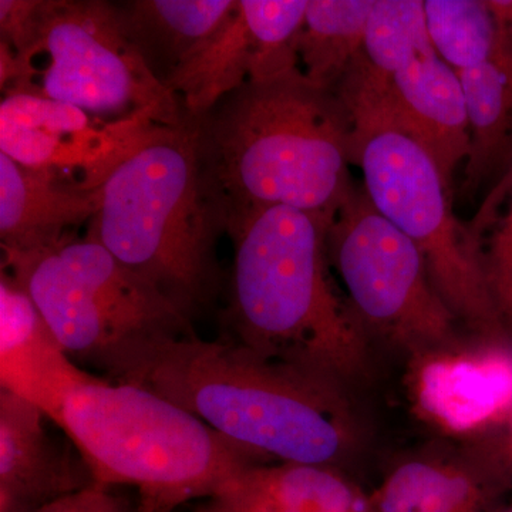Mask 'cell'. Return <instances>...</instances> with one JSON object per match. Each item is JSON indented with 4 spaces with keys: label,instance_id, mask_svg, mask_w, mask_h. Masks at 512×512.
Instances as JSON below:
<instances>
[{
    "label": "cell",
    "instance_id": "cell-25",
    "mask_svg": "<svg viewBox=\"0 0 512 512\" xmlns=\"http://www.w3.org/2000/svg\"><path fill=\"white\" fill-rule=\"evenodd\" d=\"M508 191L511 192L510 207L507 214L495 222L497 227L488 241L487 251H484L485 268L493 293L512 275V177L508 181Z\"/></svg>",
    "mask_w": 512,
    "mask_h": 512
},
{
    "label": "cell",
    "instance_id": "cell-18",
    "mask_svg": "<svg viewBox=\"0 0 512 512\" xmlns=\"http://www.w3.org/2000/svg\"><path fill=\"white\" fill-rule=\"evenodd\" d=\"M457 73L470 123L461 195L471 200L491 187L485 204L497 208L512 177V60L500 45L493 59Z\"/></svg>",
    "mask_w": 512,
    "mask_h": 512
},
{
    "label": "cell",
    "instance_id": "cell-17",
    "mask_svg": "<svg viewBox=\"0 0 512 512\" xmlns=\"http://www.w3.org/2000/svg\"><path fill=\"white\" fill-rule=\"evenodd\" d=\"M99 204L100 188L80 190L0 153L2 251L26 252L55 244L74 228L89 225Z\"/></svg>",
    "mask_w": 512,
    "mask_h": 512
},
{
    "label": "cell",
    "instance_id": "cell-14",
    "mask_svg": "<svg viewBox=\"0 0 512 512\" xmlns=\"http://www.w3.org/2000/svg\"><path fill=\"white\" fill-rule=\"evenodd\" d=\"M97 377L67 356L22 286L0 274V383L59 424L67 397Z\"/></svg>",
    "mask_w": 512,
    "mask_h": 512
},
{
    "label": "cell",
    "instance_id": "cell-6",
    "mask_svg": "<svg viewBox=\"0 0 512 512\" xmlns=\"http://www.w3.org/2000/svg\"><path fill=\"white\" fill-rule=\"evenodd\" d=\"M3 252L8 272L77 366L119 383L167 340L195 335L190 319L131 274L87 228L45 248Z\"/></svg>",
    "mask_w": 512,
    "mask_h": 512
},
{
    "label": "cell",
    "instance_id": "cell-11",
    "mask_svg": "<svg viewBox=\"0 0 512 512\" xmlns=\"http://www.w3.org/2000/svg\"><path fill=\"white\" fill-rule=\"evenodd\" d=\"M348 109L352 137L394 130L412 138L453 194V175L470 150V123L460 76L436 53L394 74L392 82L360 87Z\"/></svg>",
    "mask_w": 512,
    "mask_h": 512
},
{
    "label": "cell",
    "instance_id": "cell-12",
    "mask_svg": "<svg viewBox=\"0 0 512 512\" xmlns=\"http://www.w3.org/2000/svg\"><path fill=\"white\" fill-rule=\"evenodd\" d=\"M512 484L500 447L423 454L393 468L372 495L375 512H494Z\"/></svg>",
    "mask_w": 512,
    "mask_h": 512
},
{
    "label": "cell",
    "instance_id": "cell-30",
    "mask_svg": "<svg viewBox=\"0 0 512 512\" xmlns=\"http://www.w3.org/2000/svg\"><path fill=\"white\" fill-rule=\"evenodd\" d=\"M197 512H204V511H202V510H198Z\"/></svg>",
    "mask_w": 512,
    "mask_h": 512
},
{
    "label": "cell",
    "instance_id": "cell-16",
    "mask_svg": "<svg viewBox=\"0 0 512 512\" xmlns=\"http://www.w3.org/2000/svg\"><path fill=\"white\" fill-rule=\"evenodd\" d=\"M204 512H375L339 468L312 464L258 463L242 468L222 485Z\"/></svg>",
    "mask_w": 512,
    "mask_h": 512
},
{
    "label": "cell",
    "instance_id": "cell-19",
    "mask_svg": "<svg viewBox=\"0 0 512 512\" xmlns=\"http://www.w3.org/2000/svg\"><path fill=\"white\" fill-rule=\"evenodd\" d=\"M238 8V0H134L119 3L121 22L158 82L197 53Z\"/></svg>",
    "mask_w": 512,
    "mask_h": 512
},
{
    "label": "cell",
    "instance_id": "cell-7",
    "mask_svg": "<svg viewBox=\"0 0 512 512\" xmlns=\"http://www.w3.org/2000/svg\"><path fill=\"white\" fill-rule=\"evenodd\" d=\"M0 86L3 96L45 97L109 120H185L127 36L119 5L101 0H40L22 52L0 42Z\"/></svg>",
    "mask_w": 512,
    "mask_h": 512
},
{
    "label": "cell",
    "instance_id": "cell-3",
    "mask_svg": "<svg viewBox=\"0 0 512 512\" xmlns=\"http://www.w3.org/2000/svg\"><path fill=\"white\" fill-rule=\"evenodd\" d=\"M188 120L227 225L275 205L332 217L355 185L348 111L301 70L248 82Z\"/></svg>",
    "mask_w": 512,
    "mask_h": 512
},
{
    "label": "cell",
    "instance_id": "cell-8",
    "mask_svg": "<svg viewBox=\"0 0 512 512\" xmlns=\"http://www.w3.org/2000/svg\"><path fill=\"white\" fill-rule=\"evenodd\" d=\"M350 161L377 211L419 248L434 288L458 323L485 340H503L508 329L488 281L483 245L474 228L457 220L439 168L399 131L352 137Z\"/></svg>",
    "mask_w": 512,
    "mask_h": 512
},
{
    "label": "cell",
    "instance_id": "cell-23",
    "mask_svg": "<svg viewBox=\"0 0 512 512\" xmlns=\"http://www.w3.org/2000/svg\"><path fill=\"white\" fill-rule=\"evenodd\" d=\"M363 53L370 66L389 77L436 53L427 30L424 0H375Z\"/></svg>",
    "mask_w": 512,
    "mask_h": 512
},
{
    "label": "cell",
    "instance_id": "cell-13",
    "mask_svg": "<svg viewBox=\"0 0 512 512\" xmlns=\"http://www.w3.org/2000/svg\"><path fill=\"white\" fill-rule=\"evenodd\" d=\"M46 419L0 392V512H36L94 485L79 451L50 436Z\"/></svg>",
    "mask_w": 512,
    "mask_h": 512
},
{
    "label": "cell",
    "instance_id": "cell-2",
    "mask_svg": "<svg viewBox=\"0 0 512 512\" xmlns=\"http://www.w3.org/2000/svg\"><path fill=\"white\" fill-rule=\"evenodd\" d=\"M119 383L183 407L256 460L339 468L359 447L348 389L228 340H167Z\"/></svg>",
    "mask_w": 512,
    "mask_h": 512
},
{
    "label": "cell",
    "instance_id": "cell-26",
    "mask_svg": "<svg viewBox=\"0 0 512 512\" xmlns=\"http://www.w3.org/2000/svg\"><path fill=\"white\" fill-rule=\"evenodd\" d=\"M36 512H140L130 508L126 500L113 494L110 488L92 485L79 493L64 497Z\"/></svg>",
    "mask_w": 512,
    "mask_h": 512
},
{
    "label": "cell",
    "instance_id": "cell-5",
    "mask_svg": "<svg viewBox=\"0 0 512 512\" xmlns=\"http://www.w3.org/2000/svg\"><path fill=\"white\" fill-rule=\"evenodd\" d=\"M57 426L94 484L137 488L140 512L210 500L242 468L261 463L160 394L99 377L67 397Z\"/></svg>",
    "mask_w": 512,
    "mask_h": 512
},
{
    "label": "cell",
    "instance_id": "cell-20",
    "mask_svg": "<svg viewBox=\"0 0 512 512\" xmlns=\"http://www.w3.org/2000/svg\"><path fill=\"white\" fill-rule=\"evenodd\" d=\"M272 79L261 40L238 0L234 15L174 73L167 89L200 117L248 82Z\"/></svg>",
    "mask_w": 512,
    "mask_h": 512
},
{
    "label": "cell",
    "instance_id": "cell-15",
    "mask_svg": "<svg viewBox=\"0 0 512 512\" xmlns=\"http://www.w3.org/2000/svg\"><path fill=\"white\" fill-rule=\"evenodd\" d=\"M450 346L416 356L417 407L451 433L483 429L512 409V355L501 340L474 352H448Z\"/></svg>",
    "mask_w": 512,
    "mask_h": 512
},
{
    "label": "cell",
    "instance_id": "cell-22",
    "mask_svg": "<svg viewBox=\"0 0 512 512\" xmlns=\"http://www.w3.org/2000/svg\"><path fill=\"white\" fill-rule=\"evenodd\" d=\"M424 13L434 52L456 72L497 53L500 37L487 0H424Z\"/></svg>",
    "mask_w": 512,
    "mask_h": 512
},
{
    "label": "cell",
    "instance_id": "cell-27",
    "mask_svg": "<svg viewBox=\"0 0 512 512\" xmlns=\"http://www.w3.org/2000/svg\"><path fill=\"white\" fill-rule=\"evenodd\" d=\"M497 22L500 45L512 60V0H487Z\"/></svg>",
    "mask_w": 512,
    "mask_h": 512
},
{
    "label": "cell",
    "instance_id": "cell-24",
    "mask_svg": "<svg viewBox=\"0 0 512 512\" xmlns=\"http://www.w3.org/2000/svg\"><path fill=\"white\" fill-rule=\"evenodd\" d=\"M40 0H0V42L22 52L35 28Z\"/></svg>",
    "mask_w": 512,
    "mask_h": 512
},
{
    "label": "cell",
    "instance_id": "cell-4",
    "mask_svg": "<svg viewBox=\"0 0 512 512\" xmlns=\"http://www.w3.org/2000/svg\"><path fill=\"white\" fill-rule=\"evenodd\" d=\"M87 228L191 322L220 298L217 248L227 214L188 117L158 127L117 165L101 185L99 211Z\"/></svg>",
    "mask_w": 512,
    "mask_h": 512
},
{
    "label": "cell",
    "instance_id": "cell-28",
    "mask_svg": "<svg viewBox=\"0 0 512 512\" xmlns=\"http://www.w3.org/2000/svg\"><path fill=\"white\" fill-rule=\"evenodd\" d=\"M495 302L500 309L507 329H512V275L494 291Z\"/></svg>",
    "mask_w": 512,
    "mask_h": 512
},
{
    "label": "cell",
    "instance_id": "cell-10",
    "mask_svg": "<svg viewBox=\"0 0 512 512\" xmlns=\"http://www.w3.org/2000/svg\"><path fill=\"white\" fill-rule=\"evenodd\" d=\"M161 126L146 117L109 120L62 101L10 94L0 103V153L94 191Z\"/></svg>",
    "mask_w": 512,
    "mask_h": 512
},
{
    "label": "cell",
    "instance_id": "cell-21",
    "mask_svg": "<svg viewBox=\"0 0 512 512\" xmlns=\"http://www.w3.org/2000/svg\"><path fill=\"white\" fill-rule=\"evenodd\" d=\"M373 6L375 0H308L296 55L309 82L335 93L365 49Z\"/></svg>",
    "mask_w": 512,
    "mask_h": 512
},
{
    "label": "cell",
    "instance_id": "cell-9",
    "mask_svg": "<svg viewBox=\"0 0 512 512\" xmlns=\"http://www.w3.org/2000/svg\"><path fill=\"white\" fill-rule=\"evenodd\" d=\"M326 248L367 338L379 336L414 356L453 345L458 320L423 255L376 210L365 188L353 185L330 218Z\"/></svg>",
    "mask_w": 512,
    "mask_h": 512
},
{
    "label": "cell",
    "instance_id": "cell-29",
    "mask_svg": "<svg viewBox=\"0 0 512 512\" xmlns=\"http://www.w3.org/2000/svg\"><path fill=\"white\" fill-rule=\"evenodd\" d=\"M494 512H512V504L508 505V507L497 508Z\"/></svg>",
    "mask_w": 512,
    "mask_h": 512
},
{
    "label": "cell",
    "instance_id": "cell-1",
    "mask_svg": "<svg viewBox=\"0 0 512 512\" xmlns=\"http://www.w3.org/2000/svg\"><path fill=\"white\" fill-rule=\"evenodd\" d=\"M330 218L275 205L229 220L234 261L221 339L348 389L369 375L370 346L330 282Z\"/></svg>",
    "mask_w": 512,
    "mask_h": 512
}]
</instances>
